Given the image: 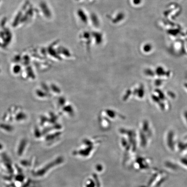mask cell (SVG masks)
<instances>
[{
	"mask_svg": "<svg viewBox=\"0 0 187 187\" xmlns=\"http://www.w3.org/2000/svg\"><path fill=\"white\" fill-rule=\"evenodd\" d=\"M0 3H1V1H0Z\"/></svg>",
	"mask_w": 187,
	"mask_h": 187,
	"instance_id": "1",
	"label": "cell"
}]
</instances>
